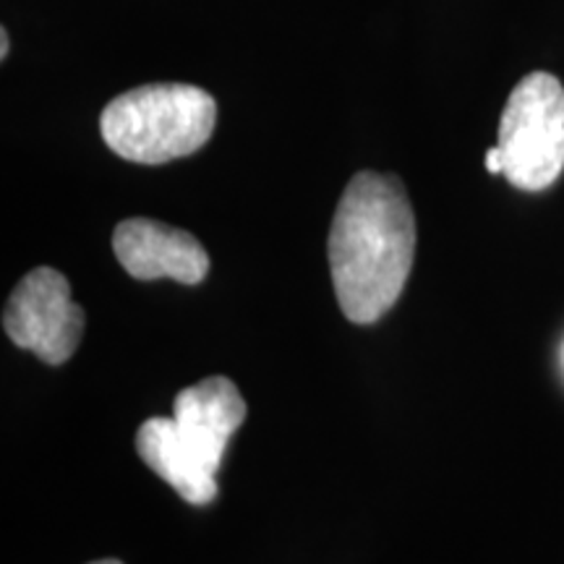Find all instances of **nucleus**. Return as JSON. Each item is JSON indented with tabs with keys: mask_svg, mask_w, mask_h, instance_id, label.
Wrapping results in <instances>:
<instances>
[{
	"mask_svg": "<svg viewBox=\"0 0 564 564\" xmlns=\"http://www.w3.org/2000/svg\"><path fill=\"white\" fill-rule=\"evenodd\" d=\"M327 253L345 319H382L403 295L415 253V217L403 181L373 171L352 175L335 209Z\"/></svg>",
	"mask_w": 564,
	"mask_h": 564,
	"instance_id": "obj_1",
	"label": "nucleus"
},
{
	"mask_svg": "<svg viewBox=\"0 0 564 564\" xmlns=\"http://www.w3.org/2000/svg\"><path fill=\"white\" fill-rule=\"evenodd\" d=\"M217 123V102L194 84H144L105 105L100 133L118 158L165 165L207 144Z\"/></svg>",
	"mask_w": 564,
	"mask_h": 564,
	"instance_id": "obj_2",
	"label": "nucleus"
},
{
	"mask_svg": "<svg viewBox=\"0 0 564 564\" xmlns=\"http://www.w3.org/2000/svg\"><path fill=\"white\" fill-rule=\"evenodd\" d=\"M502 175L520 192H544L564 171V87L544 70L512 89L499 121Z\"/></svg>",
	"mask_w": 564,
	"mask_h": 564,
	"instance_id": "obj_3",
	"label": "nucleus"
},
{
	"mask_svg": "<svg viewBox=\"0 0 564 564\" xmlns=\"http://www.w3.org/2000/svg\"><path fill=\"white\" fill-rule=\"evenodd\" d=\"M3 329L17 348L40 361L61 366L74 356L84 335V308L70 299V285L53 267H37L13 288L3 312Z\"/></svg>",
	"mask_w": 564,
	"mask_h": 564,
	"instance_id": "obj_4",
	"label": "nucleus"
},
{
	"mask_svg": "<svg viewBox=\"0 0 564 564\" xmlns=\"http://www.w3.org/2000/svg\"><path fill=\"white\" fill-rule=\"evenodd\" d=\"M112 251L137 280H175L199 285L209 272V253L188 230L133 217L112 230Z\"/></svg>",
	"mask_w": 564,
	"mask_h": 564,
	"instance_id": "obj_5",
	"label": "nucleus"
},
{
	"mask_svg": "<svg viewBox=\"0 0 564 564\" xmlns=\"http://www.w3.org/2000/svg\"><path fill=\"white\" fill-rule=\"evenodd\" d=\"M173 419L196 460L217 476L230 436L246 421V400L228 377H209L175 394Z\"/></svg>",
	"mask_w": 564,
	"mask_h": 564,
	"instance_id": "obj_6",
	"label": "nucleus"
},
{
	"mask_svg": "<svg viewBox=\"0 0 564 564\" xmlns=\"http://www.w3.org/2000/svg\"><path fill=\"white\" fill-rule=\"evenodd\" d=\"M137 453L152 474L171 484L188 505H209L217 497V478L181 440L175 419H147L137 434Z\"/></svg>",
	"mask_w": 564,
	"mask_h": 564,
	"instance_id": "obj_7",
	"label": "nucleus"
},
{
	"mask_svg": "<svg viewBox=\"0 0 564 564\" xmlns=\"http://www.w3.org/2000/svg\"><path fill=\"white\" fill-rule=\"evenodd\" d=\"M486 171L491 175H502V154H499L497 147H491V150L486 152Z\"/></svg>",
	"mask_w": 564,
	"mask_h": 564,
	"instance_id": "obj_8",
	"label": "nucleus"
},
{
	"mask_svg": "<svg viewBox=\"0 0 564 564\" xmlns=\"http://www.w3.org/2000/svg\"><path fill=\"white\" fill-rule=\"evenodd\" d=\"M9 51H11V40H9V32H0V58H9Z\"/></svg>",
	"mask_w": 564,
	"mask_h": 564,
	"instance_id": "obj_9",
	"label": "nucleus"
},
{
	"mask_svg": "<svg viewBox=\"0 0 564 564\" xmlns=\"http://www.w3.org/2000/svg\"><path fill=\"white\" fill-rule=\"evenodd\" d=\"M91 564H123V562H118V560H100V562H91Z\"/></svg>",
	"mask_w": 564,
	"mask_h": 564,
	"instance_id": "obj_10",
	"label": "nucleus"
}]
</instances>
